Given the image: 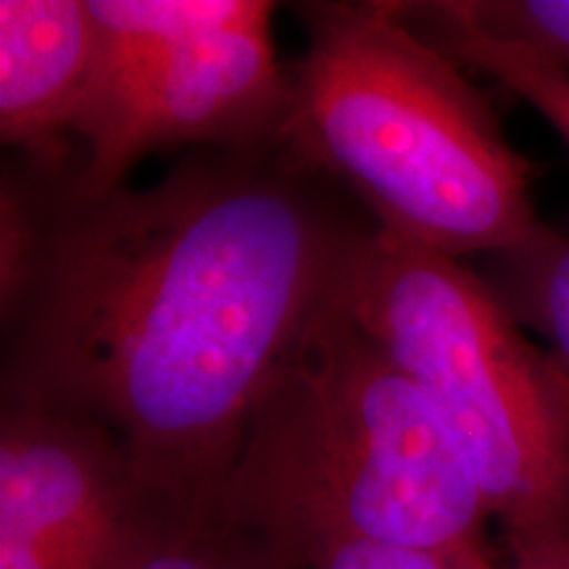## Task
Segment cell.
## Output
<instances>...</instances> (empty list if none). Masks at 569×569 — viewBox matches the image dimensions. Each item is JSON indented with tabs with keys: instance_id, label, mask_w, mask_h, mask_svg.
<instances>
[{
	"instance_id": "9",
	"label": "cell",
	"mask_w": 569,
	"mask_h": 569,
	"mask_svg": "<svg viewBox=\"0 0 569 569\" xmlns=\"http://www.w3.org/2000/svg\"><path fill=\"white\" fill-rule=\"evenodd\" d=\"M101 59L159 53L272 19L261 0H88Z\"/></svg>"
},
{
	"instance_id": "3",
	"label": "cell",
	"mask_w": 569,
	"mask_h": 569,
	"mask_svg": "<svg viewBox=\"0 0 569 569\" xmlns=\"http://www.w3.org/2000/svg\"><path fill=\"white\" fill-rule=\"evenodd\" d=\"M488 517L427 398L340 303L259 401L213 509L290 565L343 540L486 546Z\"/></svg>"
},
{
	"instance_id": "6",
	"label": "cell",
	"mask_w": 569,
	"mask_h": 569,
	"mask_svg": "<svg viewBox=\"0 0 569 569\" xmlns=\"http://www.w3.org/2000/svg\"><path fill=\"white\" fill-rule=\"evenodd\" d=\"M184 532L142 501L124 453L101 427L3 407L0 540L42 546L90 569H132Z\"/></svg>"
},
{
	"instance_id": "4",
	"label": "cell",
	"mask_w": 569,
	"mask_h": 569,
	"mask_svg": "<svg viewBox=\"0 0 569 569\" xmlns=\"http://www.w3.org/2000/svg\"><path fill=\"white\" fill-rule=\"evenodd\" d=\"M340 306L436 411L509 546L569 536V377L486 277L372 224Z\"/></svg>"
},
{
	"instance_id": "2",
	"label": "cell",
	"mask_w": 569,
	"mask_h": 569,
	"mask_svg": "<svg viewBox=\"0 0 569 569\" xmlns=\"http://www.w3.org/2000/svg\"><path fill=\"white\" fill-rule=\"evenodd\" d=\"M301 19L280 138L298 161L348 184L375 227L448 259L511 251L540 230L532 167L398 3H306Z\"/></svg>"
},
{
	"instance_id": "13",
	"label": "cell",
	"mask_w": 569,
	"mask_h": 569,
	"mask_svg": "<svg viewBox=\"0 0 569 569\" xmlns=\"http://www.w3.org/2000/svg\"><path fill=\"white\" fill-rule=\"evenodd\" d=\"M296 567L301 569H501L488 557L486 546H425L380 543V540H343L311 551ZM515 569V567H511Z\"/></svg>"
},
{
	"instance_id": "1",
	"label": "cell",
	"mask_w": 569,
	"mask_h": 569,
	"mask_svg": "<svg viewBox=\"0 0 569 569\" xmlns=\"http://www.w3.org/2000/svg\"><path fill=\"white\" fill-rule=\"evenodd\" d=\"M372 224L282 142L201 151L96 196L6 177L3 407L101 427L142 501L201 528Z\"/></svg>"
},
{
	"instance_id": "14",
	"label": "cell",
	"mask_w": 569,
	"mask_h": 569,
	"mask_svg": "<svg viewBox=\"0 0 569 569\" xmlns=\"http://www.w3.org/2000/svg\"><path fill=\"white\" fill-rule=\"evenodd\" d=\"M515 569H569V536L509 546Z\"/></svg>"
},
{
	"instance_id": "7",
	"label": "cell",
	"mask_w": 569,
	"mask_h": 569,
	"mask_svg": "<svg viewBox=\"0 0 569 569\" xmlns=\"http://www.w3.org/2000/svg\"><path fill=\"white\" fill-rule=\"evenodd\" d=\"M101 67L88 0H0V134L30 172L69 177Z\"/></svg>"
},
{
	"instance_id": "10",
	"label": "cell",
	"mask_w": 569,
	"mask_h": 569,
	"mask_svg": "<svg viewBox=\"0 0 569 569\" xmlns=\"http://www.w3.org/2000/svg\"><path fill=\"white\" fill-rule=\"evenodd\" d=\"M496 261L488 284L519 327L540 332L569 377V238L540 230Z\"/></svg>"
},
{
	"instance_id": "5",
	"label": "cell",
	"mask_w": 569,
	"mask_h": 569,
	"mask_svg": "<svg viewBox=\"0 0 569 569\" xmlns=\"http://www.w3.org/2000/svg\"><path fill=\"white\" fill-rule=\"evenodd\" d=\"M290 92V69L277 61L272 19L169 51L101 59L77 127V163L59 182L71 193L96 196L127 184V174L156 151L277 146Z\"/></svg>"
},
{
	"instance_id": "8",
	"label": "cell",
	"mask_w": 569,
	"mask_h": 569,
	"mask_svg": "<svg viewBox=\"0 0 569 569\" xmlns=\"http://www.w3.org/2000/svg\"><path fill=\"white\" fill-rule=\"evenodd\" d=\"M411 30L430 40L438 51L461 67L482 71L503 84L511 96L532 106L569 148V69L543 61L536 53L488 38L446 3H398Z\"/></svg>"
},
{
	"instance_id": "11",
	"label": "cell",
	"mask_w": 569,
	"mask_h": 569,
	"mask_svg": "<svg viewBox=\"0 0 569 569\" xmlns=\"http://www.w3.org/2000/svg\"><path fill=\"white\" fill-rule=\"evenodd\" d=\"M469 27L569 69V0H451Z\"/></svg>"
},
{
	"instance_id": "12",
	"label": "cell",
	"mask_w": 569,
	"mask_h": 569,
	"mask_svg": "<svg viewBox=\"0 0 569 569\" xmlns=\"http://www.w3.org/2000/svg\"><path fill=\"white\" fill-rule=\"evenodd\" d=\"M132 569H301L248 532L224 528L217 519L161 546Z\"/></svg>"
}]
</instances>
